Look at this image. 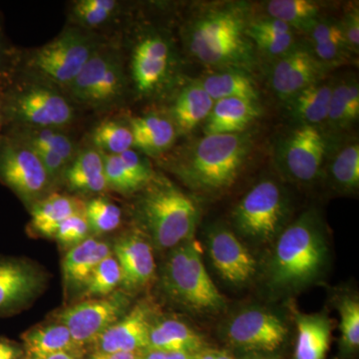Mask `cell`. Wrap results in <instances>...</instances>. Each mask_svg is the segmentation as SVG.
I'll return each instance as SVG.
<instances>
[{
  "instance_id": "cell-1",
  "label": "cell",
  "mask_w": 359,
  "mask_h": 359,
  "mask_svg": "<svg viewBox=\"0 0 359 359\" xmlns=\"http://www.w3.org/2000/svg\"><path fill=\"white\" fill-rule=\"evenodd\" d=\"M328 262L325 221L316 209L306 210L271 244L262 273L264 287L273 297L299 292L323 278Z\"/></svg>"
},
{
  "instance_id": "cell-2",
  "label": "cell",
  "mask_w": 359,
  "mask_h": 359,
  "mask_svg": "<svg viewBox=\"0 0 359 359\" xmlns=\"http://www.w3.org/2000/svg\"><path fill=\"white\" fill-rule=\"evenodd\" d=\"M250 151L249 134L205 135L175 156L170 166L193 190L218 193L237 181Z\"/></svg>"
},
{
  "instance_id": "cell-3",
  "label": "cell",
  "mask_w": 359,
  "mask_h": 359,
  "mask_svg": "<svg viewBox=\"0 0 359 359\" xmlns=\"http://www.w3.org/2000/svg\"><path fill=\"white\" fill-rule=\"evenodd\" d=\"M139 193L135 217L153 248L170 250L194 238L200 210L192 197L157 174Z\"/></svg>"
},
{
  "instance_id": "cell-4",
  "label": "cell",
  "mask_w": 359,
  "mask_h": 359,
  "mask_svg": "<svg viewBox=\"0 0 359 359\" xmlns=\"http://www.w3.org/2000/svg\"><path fill=\"white\" fill-rule=\"evenodd\" d=\"M248 25L242 9L226 7L209 11L187 28V46L194 57L205 65L245 71L255 62Z\"/></svg>"
},
{
  "instance_id": "cell-5",
  "label": "cell",
  "mask_w": 359,
  "mask_h": 359,
  "mask_svg": "<svg viewBox=\"0 0 359 359\" xmlns=\"http://www.w3.org/2000/svg\"><path fill=\"white\" fill-rule=\"evenodd\" d=\"M160 285L170 301L190 313L212 316L226 308V299L205 269L202 250L195 238L169 250Z\"/></svg>"
},
{
  "instance_id": "cell-6",
  "label": "cell",
  "mask_w": 359,
  "mask_h": 359,
  "mask_svg": "<svg viewBox=\"0 0 359 359\" xmlns=\"http://www.w3.org/2000/svg\"><path fill=\"white\" fill-rule=\"evenodd\" d=\"M1 100L6 129L9 127L65 129L75 118L72 104L65 91L18 70L1 89Z\"/></svg>"
},
{
  "instance_id": "cell-7",
  "label": "cell",
  "mask_w": 359,
  "mask_h": 359,
  "mask_svg": "<svg viewBox=\"0 0 359 359\" xmlns=\"http://www.w3.org/2000/svg\"><path fill=\"white\" fill-rule=\"evenodd\" d=\"M100 47L92 33L69 27L25 57L20 56L16 70L65 91Z\"/></svg>"
},
{
  "instance_id": "cell-8",
  "label": "cell",
  "mask_w": 359,
  "mask_h": 359,
  "mask_svg": "<svg viewBox=\"0 0 359 359\" xmlns=\"http://www.w3.org/2000/svg\"><path fill=\"white\" fill-rule=\"evenodd\" d=\"M292 204L289 195L278 182L264 179L257 182L231 212L236 235L252 244L271 245L290 224Z\"/></svg>"
},
{
  "instance_id": "cell-9",
  "label": "cell",
  "mask_w": 359,
  "mask_h": 359,
  "mask_svg": "<svg viewBox=\"0 0 359 359\" xmlns=\"http://www.w3.org/2000/svg\"><path fill=\"white\" fill-rule=\"evenodd\" d=\"M285 318L268 306L250 304L235 311L223 323L222 339L237 358L280 355L289 340Z\"/></svg>"
},
{
  "instance_id": "cell-10",
  "label": "cell",
  "mask_w": 359,
  "mask_h": 359,
  "mask_svg": "<svg viewBox=\"0 0 359 359\" xmlns=\"http://www.w3.org/2000/svg\"><path fill=\"white\" fill-rule=\"evenodd\" d=\"M0 183L28 207L48 196L54 185L36 153L7 131L0 134Z\"/></svg>"
},
{
  "instance_id": "cell-11",
  "label": "cell",
  "mask_w": 359,
  "mask_h": 359,
  "mask_svg": "<svg viewBox=\"0 0 359 359\" xmlns=\"http://www.w3.org/2000/svg\"><path fill=\"white\" fill-rule=\"evenodd\" d=\"M126 87L127 78L119 56L100 47L65 93L75 102L106 109L122 100Z\"/></svg>"
},
{
  "instance_id": "cell-12",
  "label": "cell",
  "mask_w": 359,
  "mask_h": 359,
  "mask_svg": "<svg viewBox=\"0 0 359 359\" xmlns=\"http://www.w3.org/2000/svg\"><path fill=\"white\" fill-rule=\"evenodd\" d=\"M131 309L130 294L116 290L107 297L83 299L56 314L55 320L69 330L73 341L83 353L93 346L107 328Z\"/></svg>"
},
{
  "instance_id": "cell-13",
  "label": "cell",
  "mask_w": 359,
  "mask_h": 359,
  "mask_svg": "<svg viewBox=\"0 0 359 359\" xmlns=\"http://www.w3.org/2000/svg\"><path fill=\"white\" fill-rule=\"evenodd\" d=\"M327 149V137L318 127L299 125L278 145L276 164L290 181L313 184L323 175Z\"/></svg>"
},
{
  "instance_id": "cell-14",
  "label": "cell",
  "mask_w": 359,
  "mask_h": 359,
  "mask_svg": "<svg viewBox=\"0 0 359 359\" xmlns=\"http://www.w3.org/2000/svg\"><path fill=\"white\" fill-rule=\"evenodd\" d=\"M174 65L173 47L164 35L158 32L142 35L134 45L130 63L136 93L147 98L164 91L171 83Z\"/></svg>"
},
{
  "instance_id": "cell-15",
  "label": "cell",
  "mask_w": 359,
  "mask_h": 359,
  "mask_svg": "<svg viewBox=\"0 0 359 359\" xmlns=\"http://www.w3.org/2000/svg\"><path fill=\"white\" fill-rule=\"evenodd\" d=\"M205 247L212 268L224 282L241 287L256 276V259L235 231L223 224H214L208 230Z\"/></svg>"
},
{
  "instance_id": "cell-16",
  "label": "cell",
  "mask_w": 359,
  "mask_h": 359,
  "mask_svg": "<svg viewBox=\"0 0 359 359\" xmlns=\"http://www.w3.org/2000/svg\"><path fill=\"white\" fill-rule=\"evenodd\" d=\"M44 276L32 262L0 257V316L25 309L42 292Z\"/></svg>"
},
{
  "instance_id": "cell-17",
  "label": "cell",
  "mask_w": 359,
  "mask_h": 359,
  "mask_svg": "<svg viewBox=\"0 0 359 359\" xmlns=\"http://www.w3.org/2000/svg\"><path fill=\"white\" fill-rule=\"evenodd\" d=\"M140 230L128 231L115 241L112 254L122 273L121 287L131 294L145 289L155 276L154 250Z\"/></svg>"
},
{
  "instance_id": "cell-18",
  "label": "cell",
  "mask_w": 359,
  "mask_h": 359,
  "mask_svg": "<svg viewBox=\"0 0 359 359\" xmlns=\"http://www.w3.org/2000/svg\"><path fill=\"white\" fill-rule=\"evenodd\" d=\"M156 316L154 306L141 302L103 332L92 353H140L147 348L149 332Z\"/></svg>"
},
{
  "instance_id": "cell-19",
  "label": "cell",
  "mask_w": 359,
  "mask_h": 359,
  "mask_svg": "<svg viewBox=\"0 0 359 359\" xmlns=\"http://www.w3.org/2000/svg\"><path fill=\"white\" fill-rule=\"evenodd\" d=\"M327 67L314 57L311 49L295 46L278 57L271 68V88L285 102L297 92L320 81Z\"/></svg>"
},
{
  "instance_id": "cell-20",
  "label": "cell",
  "mask_w": 359,
  "mask_h": 359,
  "mask_svg": "<svg viewBox=\"0 0 359 359\" xmlns=\"http://www.w3.org/2000/svg\"><path fill=\"white\" fill-rule=\"evenodd\" d=\"M210 346L204 335L181 318L156 316L152 321L149 332V349L197 354Z\"/></svg>"
},
{
  "instance_id": "cell-21",
  "label": "cell",
  "mask_w": 359,
  "mask_h": 359,
  "mask_svg": "<svg viewBox=\"0 0 359 359\" xmlns=\"http://www.w3.org/2000/svg\"><path fill=\"white\" fill-rule=\"evenodd\" d=\"M294 320L297 337L292 359H327L332 334V320L328 314L294 311Z\"/></svg>"
},
{
  "instance_id": "cell-22",
  "label": "cell",
  "mask_w": 359,
  "mask_h": 359,
  "mask_svg": "<svg viewBox=\"0 0 359 359\" xmlns=\"http://www.w3.org/2000/svg\"><path fill=\"white\" fill-rule=\"evenodd\" d=\"M134 149L150 157L164 155L176 142L178 131L169 116L150 113L129 121Z\"/></svg>"
},
{
  "instance_id": "cell-23",
  "label": "cell",
  "mask_w": 359,
  "mask_h": 359,
  "mask_svg": "<svg viewBox=\"0 0 359 359\" xmlns=\"http://www.w3.org/2000/svg\"><path fill=\"white\" fill-rule=\"evenodd\" d=\"M112 254L109 243L89 237L71 248L62 262L66 290H82L94 269Z\"/></svg>"
},
{
  "instance_id": "cell-24",
  "label": "cell",
  "mask_w": 359,
  "mask_h": 359,
  "mask_svg": "<svg viewBox=\"0 0 359 359\" xmlns=\"http://www.w3.org/2000/svg\"><path fill=\"white\" fill-rule=\"evenodd\" d=\"M62 181L71 192L99 195L108 190L103 156L95 148L79 149L63 175Z\"/></svg>"
},
{
  "instance_id": "cell-25",
  "label": "cell",
  "mask_w": 359,
  "mask_h": 359,
  "mask_svg": "<svg viewBox=\"0 0 359 359\" xmlns=\"http://www.w3.org/2000/svg\"><path fill=\"white\" fill-rule=\"evenodd\" d=\"M259 117V107L255 101L226 98L215 101L211 112L204 122L205 135L244 133Z\"/></svg>"
},
{
  "instance_id": "cell-26",
  "label": "cell",
  "mask_w": 359,
  "mask_h": 359,
  "mask_svg": "<svg viewBox=\"0 0 359 359\" xmlns=\"http://www.w3.org/2000/svg\"><path fill=\"white\" fill-rule=\"evenodd\" d=\"M214 103L198 80L182 88L170 108L169 118L178 133L187 134L205 121Z\"/></svg>"
},
{
  "instance_id": "cell-27",
  "label": "cell",
  "mask_w": 359,
  "mask_h": 359,
  "mask_svg": "<svg viewBox=\"0 0 359 359\" xmlns=\"http://www.w3.org/2000/svg\"><path fill=\"white\" fill-rule=\"evenodd\" d=\"M23 341V359H45L59 353H72L83 355L76 346L68 328L62 323L37 325L21 337Z\"/></svg>"
},
{
  "instance_id": "cell-28",
  "label": "cell",
  "mask_w": 359,
  "mask_h": 359,
  "mask_svg": "<svg viewBox=\"0 0 359 359\" xmlns=\"http://www.w3.org/2000/svg\"><path fill=\"white\" fill-rule=\"evenodd\" d=\"M85 203L73 196L49 194L30 207L32 228L41 237L53 238L58 226L73 215L84 212Z\"/></svg>"
},
{
  "instance_id": "cell-29",
  "label": "cell",
  "mask_w": 359,
  "mask_h": 359,
  "mask_svg": "<svg viewBox=\"0 0 359 359\" xmlns=\"http://www.w3.org/2000/svg\"><path fill=\"white\" fill-rule=\"evenodd\" d=\"M334 83L316 82L285 101L292 119L299 125L316 126L327 121Z\"/></svg>"
},
{
  "instance_id": "cell-30",
  "label": "cell",
  "mask_w": 359,
  "mask_h": 359,
  "mask_svg": "<svg viewBox=\"0 0 359 359\" xmlns=\"http://www.w3.org/2000/svg\"><path fill=\"white\" fill-rule=\"evenodd\" d=\"M4 131L18 137L35 153H46L58 156L70 164L76 156V143L63 129L46 128V127H9Z\"/></svg>"
},
{
  "instance_id": "cell-31",
  "label": "cell",
  "mask_w": 359,
  "mask_h": 359,
  "mask_svg": "<svg viewBox=\"0 0 359 359\" xmlns=\"http://www.w3.org/2000/svg\"><path fill=\"white\" fill-rule=\"evenodd\" d=\"M327 175L335 190L341 193H354L359 187V145L358 141L341 144L330 155L327 152Z\"/></svg>"
},
{
  "instance_id": "cell-32",
  "label": "cell",
  "mask_w": 359,
  "mask_h": 359,
  "mask_svg": "<svg viewBox=\"0 0 359 359\" xmlns=\"http://www.w3.org/2000/svg\"><path fill=\"white\" fill-rule=\"evenodd\" d=\"M205 91L212 100L242 98L257 102L259 94L254 82L245 71L228 69L212 73L199 80Z\"/></svg>"
},
{
  "instance_id": "cell-33",
  "label": "cell",
  "mask_w": 359,
  "mask_h": 359,
  "mask_svg": "<svg viewBox=\"0 0 359 359\" xmlns=\"http://www.w3.org/2000/svg\"><path fill=\"white\" fill-rule=\"evenodd\" d=\"M340 316V340L337 359L358 358L359 351V299L355 294L344 292L334 299Z\"/></svg>"
},
{
  "instance_id": "cell-34",
  "label": "cell",
  "mask_w": 359,
  "mask_h": 359,
  "mask_svg": "<svg viewBox=\"0 0 359 359\" xmlns=\"http://www.w3.org/2000/svg\"><path fill=\"white\" fill-rule=\"evenodd\" d=\"M359 116V87L355 80L334 84L327 122L330 128L346 129Z\"/></svg>"
},
{
  "instance_id": "cell-35",
  "label": "cell",
  "mask_w": 359,
  "mask_h": 359,
  "mask_svg": "<svg viewBox=\"0 0 359 359\" xmlns=\"http://www.w3.org/2000/svg\"><path fill=\"white\" fill-rule=\"evenodd\" d=\"M92 147L106 155H119L134 149L133 134L129 123L105 119L94 127L90 134Z\"/></svg>"
},
{
  "instance_id": "cell-36",
  "label": "cell",
  "mask_w": 359,
  "mask_h": 359,
  "mask_svg": "<svg viewBox=\"0 0 359 359\" xmlns=\"http://www.w3.org/2000/svg\"><path fill=\"white\" fill-rule=\"evenodd\" d=\"M269 18L287 23L292 29L306 32L320 18V7L309 0H271L266 2Z\"/></svg>"
},
{
  "instance_id": "cell-37",
  "label": "cell",
  "mask_w": 359,
  "mask_h": 359,
  "mask_svg": "<svg viewBox=\"0 0 359 359\" xmlns=\"http://www.w3.org/2000/svg\"><path fill=\"white\" fill-rule=\"evenodd\" d=\"M119 7L116 0H79L73 4L71 16L81 29H95L114 20Z\"/></svg>"
},
{
  "instance_id": "cell-38",
  "label": "cell",
  "mask_w": 359,
  "mask_h": 359,
  "mask_svg": "<svg viewBox=\"0 0 359 359\" xmlns=\"http://www.w3.org/2000/svg\"><path fill=\"white\" fill-rule=\"evenodd\" d=\"M122 273L117 259L111 254L94 269L81 290V299L107 297L121 285Z\"/></svg>"
},
{
  "instance_id": "cell-39",
  "label": "cell",
  "mask_w": 359,
  "mask_h": 359,
  "mask_svg": "<svg viewBox=\"0 0 359 359\" xmlns=\"http://www.w3.org/2000/svg\"><path fill=\"white\" fill-rule=\"evenodd\" d=\"M84 215L90 231L100 236L115 231L121 224L123 212L112 201L105 197H94L85 203Z\"/></svg>"
},
{
  "instance_id": "cell-40",
  "label": "cell",
  "mask_w": 359,
  "mask_h": 359,
  "mask_svg": "<svg viewBox=\"0 0 359 359\" xmlns=\"http://www.w3.org/2000/svg\"><path fill=\"white\" fill-rule=\"evenodd\" d=\"M101 154L103 156L104 171L108 189L123 195H133L140 192L143 188L130 174L119 155Z\"/></svg>"
},
{
  "instance_id": "cell-41",
  "label": "cell",
  "mask_w": 359,
  "mask_h": 359,
  "mask_svg": "<svg viewBox=\"0 0 359 359\" xmlns=\"http://www.w3.org/2000/svg\"><path fill=\"white\" fill-rule=\"evenodd\" d=\"M90 233L91 231L84 212H79L62 222L54 233L53 238L61 245L71 249L88 238Z\"/></svg>"
},
{
  "instance_id": "cell-42",
  "label": "cell",
  "mask_w": 359,
  "mask_h": 359,
  "mask_svg": "<svg viewBox=\"0 0 359 359\" xmlns=\"http://www.w3.org/2000/svg\"><path fill=\"white\" fill-rule=\"evenodd\" d=\"M247 33L250 41L252 44H256L257 48L276 57L285 55L297 46L294 34H269V33L254 32L249 28H247Z\"/></svg>"
},
{
  "instance_id": "cell-43",
  "label": "cell",
  "mask_w": 359,
  "mask_h": 359,
  "mask_svg": "<svg viewBox=\"0 0 359 359\" xmlns=\"http://www.w3.org/2000/svg\"><path fill=\"white\" fill-rule=\"evenodd\" d=\"M20 55L7 41L0 26V89L4 88L15 73Z\"/></svg>"
},
{
  "instance_id": "cell-44",
  "label": "cell",
  "mask_w": 359,
  "mask_h": 359,
  "mask_svg": "<svg viewBox=\"0 0 359 359\" xmlns=\"http://www.w3.org/2000/svg\"><path fill=\"white\" fill-rule=\"evenodd\" d=\"M311 46L313 47L311 50L314 57L325 66L340 62L346 58L349 53V49L342 39L332 40V41L311 45Z\"/></svg>"
},
{
  "instance_id": "cell-45",
  "label": "cell",
  "mask_w": 359,
  "mask_h": 359,
  "mask_svg": "<svg viewBox=\"0 0 359 359\" xmlns=\"http://www.w3.org/2000/svg\"><path fill=\"white\" fill-rule=\"evenodd\" d=\"M306 32L309 33L311 45L325 43L332 40H344L339 21L337 20L318 18Z\"/></svg>"
},
{
  "instance_id": "cell-46",
  "label": "cell",
  "mask_w": 359,
  "mask_h": 359,
  "mask_svg": "<svg viewBox=\"0 0 359 359\" xmlns=\"http://www.w3.org/2000/svg\"><path fill=\"white\" fill-rule=\"evenodd\" d=\"M344 42L349 51H358L359 47V13L358 7L353 6L347 9L342 20L339 21Z\"/></svg>"
},
{
  "instance_id": "cell-47",
  "label": "cell",
  "mask_w": 359,
  "mask_h": 359,
  "mask_svg": "<svg viewBox=\"0 0 359 359\" xmlns=\"http://www.w3.org/2000/svg\"><path fill=\"white\" fill-rule=\"evenodd\" d=\"M248 28L254 32L269 33V34H294V30L287 23L276 20V18H269V16L249 22Z\"/></svg>"
},
{
  "instance_id": "cell-48",
  "label": "cell",
  "mask_w": 359,
  "mask_h": 359,
  "mask_svg": "<svg viewBox=\"0 0 359 359\" xmlns=\"http://www.w3.org/2000/svg\"><path fill=\"white\" fill-rule=\"evenodd\" d=\"M196 354L171 353V351L144 349L139 353V359H194Z\"/></svg>"
},
{
  "instance_id": "cell-49",
  "label": "cell",
  "mask_w": 359,
  "mask_h": 359,
  "mask_svg": "<svg viewBox=\"0 0 359 359\" xmlns=\"http://www.w3.org/2000/svg\"><path fill=\"white\" fill-rule=\"evenodd\" d=\"M25 351L15 342L0 337V359H23Z\"/></svg>"
},
{
  "instance_id": "cell-50",
  "label": "cell",
  "mask_w": 359,
  "mask_h": 359,
  "mask_svg": "<svg viewBox=\"0 0 359 359\" xmlns=\"http://www.w3.org/2000/svg\"><path fill=\"white\" fill-rule=\"evenodd\" d=\"M194 359H238L231 351L228 349L215 348L208 347L201 353L196 354Z\"/></svg>"
},
{
  "instance_id": "cell-51",
  "label": "cell",
  "mask_w": 359,
  "mask_h": 359,
  "mask_svg": "<svg viewBox=\"0 0 359 359\" xmlns=\"http://www.w3.org/2000/svg\"><path fill=\"white\" fill-rule=\"evenodd\" d=\"M140 353H92L87 359H139Z\"/></svg>"
},
{
  "instance_id": "cell-52",
  "label": "cell",
  "mask_w": 359,
  "mask_h": 359,
  "mask_svg": "<svg viewBox=\"0 0 359 359\" xmlns=\"http://www.w3.org/2000/svg\"><path fill=\"white\" fill-rule=\"evenodd\" d=\"M45 359H82V355L72 353H59L48 356Z\"/></svg>"
},
{
  "instance_id": "cell-53",
  "label": "cell",
  "mask_w": 359,
  "mask_h": 359,
  "mask_svg": "<svg viewBox=\"0 0 359 359\" xmlns=\"http://www.w3.org/2000/svg\"><path fill=\"white\" fill-rule=\"evenodd\" d=\"M6 129V119H4V109H2L1 89H0V134Z\"/></svg>"
},
{
  "instance_id": "cell-54",
  "label": "cell",
  "mask_w": 359,
  "mask_h": 359,
  "mask_svg": "<svg viewBox=\"0 0 359 359\" xmlns=\"http://www.w3.org/2000/svg\"><path fill=\"white\" fill-rule=\"evenodd\" d=\"M238 359H282L280 355H245L240 356Z\"/></svg>"
}]
</instances>
